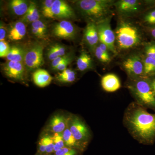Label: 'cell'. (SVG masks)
Instances as JSON below:
<instances>
[{"label":"cell","instance_id":"cell-7","mask_svg":"<svg viewBox=\"0 0 155 155\" xmlns=\"http://www.w3.org/2000/svg\"><path fill=\"white\" fill-rule=\"evenodd\" d=\"M110 19V17L109 16L97 22V28L100 42L106 45L109 51L114 54H116V35L111 28Z\"/></svg>","mask_w":155,"mask_h":155},{"label":"cell","instance_id":"cell-28","mask_svg":"<svg viewBox=\"0 0 155 155\" xmlns=\"http://www.w3.org/2000/svg\"><path fill=\"white\" fill-rule=\"evenodd\" d=\"M44 134L45 141L46 146V154L54 153V144L53 140L52 133L43 131Z\"/></svg>","mask_w":155,"mask_h":155},{"label":"cell","instance_id":"cell-32","mask_svg":"<svg viewBox=\"0 0 155 155\" xmlns=\"http://www.w3.org/2000/svg\"><path fill=\"white\" fill-rule=\"evenodd\" d=\"M37 152L44 155H46V146L44 134L43 132L40 137L37 144Z\"/></svg>","mask_w":155,"mask_h":155},{"label":"cell","instance_id":"cell-15","mask_svg":"<svg viewBox=\"0 0 155 155\" xmlns=\"http://www.w3.org/2000/svg\"><path fill=\"white\" fill-rule=\"evenodd\" d=\"M101 84L103 89L107 92L117 91L121 86L119 77L112 73H109L103 76L101 80Z\"/></svg>","mask_w":155,"mask_h":155},{"label":"cell","instance_id":"cell-31","mask_svg":"<svg viewBox=\"0 0 155 155\" xmlns=\"http://www.w3.org/2000/svg\"><path fill=\"white\" fill-rule=\"evenodd\" d=\"M31 27L36 29L40 32L44 38L47 36L48 33L47 26L41 20H38L31 23Z\"/></svg>","mask_w":155,"mask_h":155},{"label":"cell","instance_id":"cell-6","mask_svg":"<svg viewBox=\"0 0 155 155\" xmlns=\"http://www.w3.org/2000/svg\"><path fill=\"white\" fill-rule=\"evenodd\" d=\"M44 48L43 45L35 42L25 50L24 64L27 70H35L44 65Z\"/></svg>","mask_w":155,"mask_h":155},{"label":"cell","instance_id":"cell-13","mask_svg":"<svg viewBox=\"0 0 155 155\" xmlns=\"http://www.w3.org/2000/svg\"><path fill=\"white\" fill-rule=\"evenodd\" d=\"M84 38L87 45L92 51H94L100 42L97 23L89 22L84 30Z\"/></svg>","mask_w":155,"mask_h":155},{"label":"cell","instance_id":"cell-37","mask_svg":"<svg viewBox=\"0 0 155 155\" xmlns=\"http://www.w3.org/2000/svg\"><path fill=\"white\" fill-rule=\"evenodd\" d=\"M72 54L70 53H68L66 54L65 55L61 56V57H58L56 59L52 61L51 67L53 69H54L56 67H58L59 64H61L62 62H64L65 60H67V58H69V56L71 55Z\"/></svg>","mask_w":155,"mask_h":155},{"label":"cell","instance_id":"cell-24","mask_svg":"<svg viewBox=\"0 0 155 155\" xmlns=\"http://www.w3.org/2000/svg\"><path fill=\"white\" fill-rule=\"evenodd\" d=\"M76 64L79 71H85L91 69L92 67V59L87 53L83 52L77 59Z\"/></svg>","mask_w":155,"mask_h":155},{"label":"cell","instance_id":"cell-42","mask_svg":"<svg viewBox=\"0 0 155 155\" xmlns=\"http://www.w3.org/2000/svg\"><path fill=\"white\" fill-rule=\"evenodd\" d=\"M46 155H55L54 154V153L52 154H46Z\"/></svg>","mask_w":155,"mask_h":155},{"label":"cell","instance_id":"cell-30","mask_svg":"<svg viewBox=\"0 0 155 155\" xmlns=\"http://www.w3.org/2000/svg\"><path fill=\"white\" fill-rule=\"evenodd\" d=\"M83 152L72 148L65 147L54 153L55 155H81Z\"/></svg>","mask_w":155,"mask_h":155},{"label":"cell","instance_id":"cell-8","mask_svg":"<svg viewBox=\"0 0 155 155\" xmlns=\"http://www.w3.org/2000/svg\"><path fill=\"white\" fill-rule=\"evenodd\" d=\"M122 65L131 79L144 77L143 61L138 55H133L126 58Z\"/></svg>","mask_w":155,"mask_h":155},{"label":"cell","instance_id":"cell-4","mask_svg":"<svg viewBox=\"0 0 155 155\" xmlns=\"http://www.w3.org/2000/svg\"><path fill=\"white\" fill-rule=\"evenodd\" d=\"M118 47L127 50L137 46L141 42L140 32L136 26L127 22H122L115 32Z\"/></svg>","mask_w":155,"mask_h":155},{"label":"cell","instance_id":"cell-25","mask_svg":"<svg viewBox=\"0 0 155 155\" xmlns=\"http://www.w3.org/2000/svg\"><path fill=\"white\" fill-rule=\"evenodd\" d=\"M76 73L74 70L67 69L56 75V80L62 83H71L75 81Z\"/></svg>","mask_w":155,"mask_h":155},{"label":"cell","instance_id":"cell-17","mask_svg":"<svg viewBox=\"0 0 155 155\" xmlns=\"http://www.w3.org/2000/svg\"><path fill=\"white\" fill-rule=\"evenodd\" d=\"M26 34V27L25 23L22 21L15 22L8 33V37L11 41L21 40L24 38Z\"/></svg>","mask_w":155,"mask_h":155},{"label":"cell","instance_id":"cell-21","mask_svg":"<svg viewBox=\"0 0 155 155\" xmlns=\"http://www.w3.org/2000/svg\"><path fill=\"white\" fill-rule=\"evenodd\" d=\"M109 50L107 46L100 42L95 49V56L97 60L102 63H108L111 61V57L109 52Z\"/></svg>","mask_w":155,"mask_h":155},{"label":"cell","instance_id":"cell-34","mask_svg":"<svg viewBox=\"0 0 155 155\" xmlns=\"http://www.w3.org/2000/svg\"><path fill=\"white\" fill-rule=\"evenodd\" d=\"M73 58H74V57L72 54L71 55L69 56V58H67V60L62 62L61 64H59L54 70L59 71V72H63L65 69H67V67L73 61Z\"/></svg>","mask_w":155,"mask_h":155},{"label":"cell","instance_id":"cell-5","mask_svg":"<svg viewBox=\"0 0 155 155\" xmlns=\"http://www.w3.org/2000/svg\"><path fill=\"white\" fill-rule=\"evenodd\" d=\"M68 127L76 140L86 149L92 137L91 131L86 123L78 115L70 114Z\"/></svg>","mask_w":155,"mask_h":155},{"label":"cell","instance_id":"cell-12","mask_svg":"<svg viewBox=\"0 0 155 155\" xmlns=\"http://www.w3.org/2000/svg\"><path fill=\"white\" fill-rule=\"evenodd\" d=\"M52 12L54 18L63 20L74 19L75 17V12L72 7L67 2L62 0H54Z\"/></svg>","mask_w":155,"mask_h":155},{"label":"cell","instance_id":"cell-1","mask_svg":"<svg viewBox=\"0 0 155 155\" xmlns=\"http://www.w3.org/2000/svg\"><path fill=\"white\" fill-rule=\"evenodd\" d=\"M136 102L130 104L123 116V124L139 143L152 145L155 141V114Z\"/></svg>","mask_w":155,"mask_h":155},{"label":"cell","instance_id":"cell-3","mask_svg":"<svg viewBox=\"0 0 155 155\" xmlns=\"http://www.w3.org/2000/svg\"><path fill=\"white\" fill-rule=\"evenodd\" d=\"M128 88L134 97L137 103L147 109L155 110V94L148 78L131 79Z\"/></svg>","mask_w":155,"mask_h":155},{"label":"cell","instance_id":"cell-2","mask_svg":"<svg viewBox=\"0 0 155 155\" xmlns=\"http://www.w3.org/2000/svg\"><path fill=\"white\" fill-rule=\"evenodd\" d=\"M114 1L110 0H80L77 1L76 6L81 15L97 23L109 17Z\"/></svg>","mask_w":155,"mask_h":155},{"label":"cell","instance_id":"cell-39","mask_svg":"<svg viewBox=\"0 0 155 155\" xmlns=\"http://www.w3.org/2000/svg\"><path fill=\"white\" fill-rule=\"evenodd\" d=\"M149 79L155 94V76H152L151 78H149Z\"/></svg>","mask_w":155,"mask_h":155},{"label":"cell","instance_id":"cell-9","mask_svg":"<svg viewBox=\"0 0 155 155\" xmlns=\"http://www.w3.org/2000/svg\"><path fill=\"white\" fill-rule=\"evenodd\" d=\"M26 69L23 63L10 61L4 64L2 68L4 74L9 79L22 82L26 80Z\"/></svg>","mask_w":155,"mask_h":155},{"label":"cell","instance_id":"cell-35","mask_svg":"<svg viewBox=\"0 0 155 155\" xmlns=\"http://www.w3.org/2000/svg\"><path fill=\"white\" fill-rule=\"evenodd\" d=\"M145 53L146 57L155 59V44L150 43L145 48Z\"/></svg>","mask_w":155,"mask_h":155},{"label":"cell","instance_id":"cell-18","mask_svg":"<svg viewBox=\"0 0 155 155\" xmlns=\"http://www.w3.org/2000/svg\"><path fill=\"white\" fill-rule=\"evenodd\" d=\"M29 4L24 0H12L10 2L9 7L11 12L15 15L23 17L28 11Z\"/></svg>","mask_w":155,"mask_h":155},{"label":"cell","instance_id":"cell-38","mask_svg":"<svg viewBox=\"0 0 155 155\" xmlns=\"http://www.w3.org/2000/svg\"><path fill=\"white\" fill-rule=\"evenodd\" d=\"M8 35L7 28L3 23L1 22L0 25V41H5V39Z\"/></svg>","mask_w":155,"mask_h":155},{"label":"cell","instance_id":"cell-29","mask_svg":"<svg viewBox=\"0 0 155 155\" xmlns=\"http://www.w3.org/2000/svg\"><path fill=\"white\" fill-rule=\"evenodd\" d=\"M53 134V140L54 144V153L58 150L66 147L64 142L63 133H54Z\"/></svg>","mask_w":155,"mask_h":155},{"label":"cell","instance_id":"cell-16","mask_svg":"<svg viewBox=\"0 0 155 155\" xmlns=\"http://www.w3.org/2000/svg\"><path fill=\"white\" fill-rule=\"evenodd\" d=\"M32 78L35 84L40 87L48 86L53 80V78L47 71L40 68L33 72Z\"/></svg>","mask_w":155,"mask_h":155},{"label":"cell","instance_id":"cell-14","mask_svg":"<svg viewBox=\"0 0 155 155\" xmlns=\"http://www.w3.org/2000/svg\"><path fill=\"white\" fill-rule=\"evenodd\" d=\"M114 5L119 14L126 16L136 14L140 7V3L136 0H120Z\"/></svg>","mask_w":155,"mask_h":155},{"label":"cell","instance_id":"cell-36","mask_svg":"<svg viewBox=\"0 0 155 155\" xmlns=\"http://www.w3.org/2000/svg\"><path fill=\"white\" fill-rule=\"evenodd\" d=\"M145 22L150 25H155V10L150 11L145 16Z\"/></svg>","mask_w":155,"mask_h":155},{"label":"cell","instance_id":"cell-20","mask_svg":"<svg viewBox=\"0 0 155 155\" xmlns=\"http://www.w3.org/2000/svg\"><path fill=\"white\" fill-rule=\"evenodd\" d=\"M25 50L19 45L13 46L7 56L8 61L20 62L24 64Z\"/></svg>","mask_w":155,"mask_h":155},{"label":"cell","instance_id":"cell-33","mask_svg":"<svg viewBox=\"0 0 155 155\" xmlns=\"http://www.w3.org/2000/svg\"><path fill=\"white\" fill-rule=\"evenodd\" d=\"M11 48L5 41H0V57L1 58H7Z\"/></svg>","mask_w":155,"mask_h":155},{"label":"cell","instance_id":"cell-26","mask_svg":"<svg viewBox=\"0 0 155 155\" xmlns=\"http://www.w3.org/2000/svg\"><path fill=\"white\" fill-rule=\"evenodd\" d=\"M144 77H152L155 75V59L146 57L143 60Z\"/></svg>","mask_w":155,"mask_h":155},{"label":"cell","instance_id":"cell-40","mask_svg":"<svg viewBox=\"0 0 155 155\" xmlns=\"http://www.w3.org/2000/svg\"><path fill=\"white\" fill-rule=\"evenodd\" d=\"M150 31V33L152 36L155 39V27L151 28Z\"/></svg>","mask_w":155,"mask_h":155},{"label":"cell","instance_id":"cell-22","mask_svg":"<svg viewBox=\"0 0 155 155\" xmlns=\"http://www.w3.org/2000/svg\"><path fill=\"white\" fill-rule=\"evenodd\" d=\"M40 14L36 4L31 2L29 4L28 11L22 17V21L24 22L32 23L39 20Z\"/></svg>","mask_w":155,"mask_h":155},{"label":"cell","instance_id":"cell-27","mask_svg":"<svg viewBox=\"0 0 155 155\" xmlns=\"http://www.w3.org/2000/svg\"><path fill=\"white\" fill-rule=\"evenodd\" d=\"M54 0H46L43 2L41 13L46 18L54 19L52 12V6Z\"/></svg>","mask_w":155,"mask_h":155},{"label":"cell","instance_id":"cell-41","mask_svg":"<svg viewBox=\"0 0 155 155\" xmlns=\"http://www.w3.org/2000/svg\"><path fill=\"white\" fill-rule=\"evenodd\" d=\"M34 155H46L42 154L40 153H39L38 152H37L36 153H35V154Z\"/></svg>","mask_w":155,"mask_h":155},{"label":"cell","instance_id":"cell-11","mask_svg":"<svg viewBox=\"0 0 155 155\" xmlns=\"http://www.w3.org/2000/svg\"><path fill=\"white\" fill-rule=\"evenodd\" d=\"M69 115L64 112L55 113L49 120L44 131L52 134L63 133L68 126Z\"/></svg>","mask_w":155,"mask_h":155},{"label":"cell","instance_id":"cell-23","mask_svg":"<svg viewBox=\"0 0 155 155\" xmlns=\"http://www.w3.org/2000/svg\"><path fill=\"white\" fill-rule=\"evenodd\" d=\"M67 54V49L64 45L57 43L50 47L48 50L47 56L49 60L52 61L58 57Z\"/></svg>","mask_w":155,"mask_h":155},{"label":"cell","instance_id":"cell-19","mask_svg":"<svg viewBox=\"0 0 155 155\" xmlns=\"http://www.w3.org/2000/svg\"><path fill=\"white\" fill-rule=\"evenodd\" d=\"M63 136L66 147L76 149L83 153L85 151L86 149L76 140L68 126L63 132Z\"/></svg>","mask_w":155,"mask_h":155},{"label":"cell","instance_id":"cell-10","mask_svg":"<svg viewBox=\"0 0 155 155\" xmlns=\"http://www.w3.org/2000/svg\"><path fill=\"white\" fill-rule=\"evenodd\" d=\"M51 33L57 38L73 40L76 37L77 30L72 22L62 20L53 25Z\"/></svg>","mask_w":155,"mask_h":155}]
</instances>
